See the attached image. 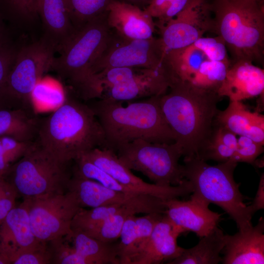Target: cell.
I'll return each instance as SVG.
<instances>
[{
    "mask_svg": "<svg viewBox=\"0 0 264 264\" xmlns=\"http://www.w3.org/2000/svg\"><path fill=\"white\" fill-rule=\"evenodd\" d=\"M126 202L101 206L88 210L81 207L72 220L71 230L87 232L97 227L117 212Z\"/></svg>",
    "mask_w": 264,
    "mask_h": 264,
    "instance_id": "4dcf8cb0",
    "label": "cell"
},
{
    "mask_svg": "<svg viewBox=\"0 0 264 264\" xmlns=\"http://www.w3.org/2000/svg\"><path fill=\"white\" fill-rule=\"evenodd\" d=\"M81 156L137 194L150 195L167 200L187 196L192 192L190 183L186 179L176 186H161L144 181L134 175L121 162L116 153L110 150L96 148Z\"/></svg>",
    "mask_w": 264,
    "mask_h": 264,
    "instance_id": "4fadbf2b",
    "label": "cell"
},
{
    "mask_svg": "<svg viewBox=\"0 0 264 264\" xmlns=\"http://www.w3.org/2000/svg\"><path fill=\"white\" fill-rule=\"evenodd\" d=\"M112 34L107 11L76 29L58 49L51 67L76 97L84 101L100 98L103 88L92 66Z\"/></svg>",
    "mask_w": 264,
    "mask_h": 264,
    "instance_id": "277c9868",
    "label": "cell"
},
{
    "mask_svg": "<svg viewBox=\"0 0 264 264\" xmlns=\"http://www.w3.org/2000/svg\"><path fill=\"white\" fill-rule=\"evenodd\" d=\"M0 141L6 159L11 166L21 158L35 142H23L7 136H0Z\"/></svg>",
    "mask_w": 264,
    "mask_h": 264,
    "instance_id": "f35d334b",
    "label": "cell"
},
{
    "mask_svg": "<svg viewBox=\"0 0 264 264\" xmlns=\"http://www.w3.org/2000/svg\"><path fill=\"white\" fill-rule=\"evenodd\" d=\"M48 242L52 254V264H90L76 251L66 235Z\"/></svg>",
    "mask_w": 264,
    "mask_h": 264,
    "instance_id": "1f68e13d",
    "label": "cell"
},
{
    "mask_svg": "<svg viewBox=\"0 0 264 264\" xmlns=\"http://www.w3.org/2000/svg\"><path fill=\"white\" fill-rule=\"evenodd\" d=\"M250 206L253 214L264 208V176L263 174L261 176L254 200Z\"/></svg>",
    "mask_w": 264,
    "mask_h": 264,
    "instance_id": "f6af8a7d",
    "label": "cell"
},
{
    "mask_svg": "<svg viewBox=\"0 0 264 264\" xmlns=\"http://www.w3.org/2000/svg\"><path fill=\"white\" fill-rule=\"evenodd\" d=\"M11 165L8 163L0 141V176H4Z\"/></svg>",
    "mask_w": 264,
    "mask_h": 264,
    "instance_id": "bcb514c9",
    "label": "cell"
},
{
    "mask_svg": "<svg viewBox=\"0 0 264 264\" xmlns=\"http://www.w3.org/2000/svg\"><path fill=\"white\" fill-rule=\"evenodd\" d=\"M216 122L236 135L264 145V115L250 111L242 101H230L225 110L219 111Z\"/></svg>",
    "mask_w": 264,
    "mask_h": 264,
    "instance_id": "7402d4cb",
    "label": "cell"
},
{
    "mask_svg": "<svg viewBox=\"0 0 264 264\" xmlns=\"http://www.w3.org/2000/svg\"><path fill=\"white\" fill-rule=\"evenodd\" d=\"M56 51L47 39L24 46L16 54L4 89L7 107L34 110L32 91L51 69Z\"/></svg>",
    "mask_w": 264,
    "mask_h": 264,
    "instance_id": "9c48e42d",
    "label": "cell"
},
{
    "mask_svg": "<svg viewBox=\"0 0 264 264\" xmlns=\"http://www.w3.org/2000/svg\"><path fill=\"white\" fill-rule=\"evenodd\" d=\"M225 243V235L217 226L201 238L195 246L184 249L180 255L169 264H217L222 262L220 253Z\"/></svg>",
    "mask_w": 264,
    "mask_h": 264,
    "instance_id": "4316f807",
    "label": "cell"
},
{
    "mask_svg": "<svg viewBox=\"0 0 264 264\" xmlns=\"http://www.w3.org/2000/svg\"><path fill=\"white\" fill-rule=\"evenodd\" d=\"M47 243L38 249L21 254L14 259L12 264H52V254Z\"/></svg>",
    "mask_w": 264,
    "mask_h": 264,
    "instance_id": "60d3db41",
    "label": "cell"
},
{
    "mask_svg": "<svg viewBox=\"0 0 264 264\" xmlns=\"http://www.w3.org/2000/svg\"><path fill=\"white\" fill-rule=\"evenodd\" d=\"M231 65L206 60L188 82L198 88L217 93Z\"/></svg>",
    "mask_w": 264,
    "mask_h": 264,
    "instance_id": "f546056e",
    "label": "cell"
},
{
    "mask_svg": "<svg viewBox=\"0 0 264 264\" xmlns=\"http://www.w3.org/2000/svg\"><path fill=\"white\" fill-rule=\"evenodd\" d=\"M169 89L168 93L160 96L164 116L183 156L197 157L213 134L221 97L188 82H176Z\"/></svg>",
    "mask_w": 264,
    "mask_h": 264,
    "instance_id": "7a4b0ae2",
    "label": "cell"
},
{
    "mask_svg": "<svg viewBox=\"0 0 264 264\" xmlns=\"http://www.w3.org/2000/svg\"><path fill=\"white\" fill-rule=\"evenodd\" d=\"M16 51L9 42L0 44V108H6L4 89Z\"/></svg>",
    "mask_w": 264,
    "mask_h": 264,
    "instance_id": "74e56055",
    "label": "cell"
},
{
    "mask_svg": "<svg viewBox=\"0 0 264 264\" xmlns=\"http://www.w3.org/2000/svg\"><path fill=\"white\" fill-rule=\"evenodd\" d=\"M192 44L201 50L209 60L221 62L230 65L232 63L228 57L225 44L219 36L202 37Z\"/></svg>",
    "mask_w": 264,
    "mask_h": 264,
    "instance_id": "d590c367",
    "label": "cell"
},
{
    "mask_svg": "<svg viewBox=\"0 0 264 264\" xmlns=\"http://www.w3.org/2000/svg\"><path fill=\"white\" fill-rule=\"evenodd\" d=\"M123 2L129 3L137 6L142 9H144L148 5L150 0H119Z\"/></svg>",
    "mask_w": 264,
    "mask_h": 264,
    "instance_id": "7dc6e473",
    "label": "cell"
},
{
    "mask_svg": "<svg viewBox=\"0 0 264 264\" xmlns=\"http://www.w3.org/2000/svg\"><path fill=\"white\" fill-rule=\"evenodd\" d=\"M18 195L3 176H0V225L7 214L14 208Z\"/></svg>",
    "mask_w": 264,
    "mask_h": 264,
    "instance_id": "ab89813d",
    "label": "cell"
},
{
    "mask_svg": "<svg viewBox=\"0 0 264 264\" xmlns=\"http://www.w3.org/2000/svg\"><path fill=\"white\" fill-rule=\"evenodd\" d=\"M107 22L110 29L127 39L154 37L155 23L144 9L132 4L113 0L107 8Z\"/></svg>",
    "mask_w": 264,
    "mask_h": 264,
    "instance_id": "ac0fdd59",
    "label": "cell"
},
{
    "mask_svg": "<svg viewBox=\"0 0 264 264\" xmlns=\"http://www.w3.org/2000/svg\"><path fill=\"white\" fill-rule=\"evenodd\" d=\"M174 0H150L145 10L153 18H158Z\"/></svg>",
    "mask_w": 264,
    "mask_h": 264,
    "instance_id": "ee69618b",
    "label": "cell"
},
{
    "mask_svg": "<svg viewBox=\"0 0 264 264\" xmlns=\"http://www.w3.org/2000/svg\"><path fill=\"white\" fill-rule=\"evenodd\" d=\"M191 0H174L165 12L158 18V21L155 22V26L158 28L165 24L183 10Z\"/></svg>",
    "mask_w": 264,
    "mask_h": 264,
    "instance_id": "b9f144b4",
    "label": "cell"
},
{
    "mask_svg": "<svg viewBox=\"0 0 264 264\" xmlns=\"http://www.w3.org/2000/svg\"><path fill=\"white\" fill-rule=\"evenodd\" d=\"M38 16L36 0H0V16L32 19Z\"/></svg>",
    "mask_w": 264,
    "mask_h": 264,
    "instance_id": "836d02e7",
    "label": "cell"
},
{
    "mask_svg": "<svg viewBox=\"0 0 264 264\" xmlns=\"http://www.w3.org/2000/svg\"><path fill=\"white\" fill-rule=\"evenodd\" d=\"M166 51L160 38L127 39L112 30L103 50L94 63L93 72L114 67L159 68Z\"/></svg>",
    "mask_w": 264,
    "mask_h": 264,
    "instance_id": "7c38bea8",
    "label": "cell"
},
{
    "mask_svg": "<svg viewBox=\"0 0 264 264\" xmlns=\"http://www.w3.org/2000/svg\"><path fill=\"white\" fill-rule=\"evenodd\" d=\"M182 233L164 214L130 264H159L176 259L184 249L177 243V238Z\"/></svg>",
    "mask_w": 264,
    "mask_h": 264,
    "instance_id": "e0dca14e",
    "label": "cell"
},
{
    "mask_svg": "<svg viewBox=\"0 0 264 264\" xmlns=\"http://www.w3.org/2000/svg\"><path fill=\"white\" fill-rule=\"evenodd\" d=\"M264 70L246 60L232 63L217 91L230 101H242L264 94Z\"/></svg>",
    "mask_w": 264,
    "mask_h": 264,
    "instance_id": "d6986e66",
    "label": "cell"
},
{
    "mask_svg": "<svg viewBox=\"0 0 264 264\" xmlns=\"http://www.w3.org/2000/svg\"><path fill=\"white\" fill-rule=\"evenodd\" d=\"M11 264L9 259L0 252V264Z\"/></svg>",
    "mask_w": 264,
    "mask_h": 264,
    "instance_id": "681fc988",
    "label": "cell"
},
{
    "mask_svg": "<svg viewBox=\"0 0 264 264\" xmlns=\"http://www.w3.org/2000/svg\"><path fill=\"white\" fill-rule=\"evenodd\" d=\"M36 6L38 15L40 16L49 37L46 39L57 51L76 30L65 0H36Z\"/></svg>",
    "mask_w": 264,
    "mask_h": 264,
    "instance_id": "cb8c5ba5",
    "label": "cell"
},
{
    "mask_svg": "<svg viewBox=\"0 0 264 264\" xmlns=\"http://www.w3.org/2000/svg\"><path fill=\"white\" fill-rule=\"evenodd\" d=\"M36 141L61 161L71 163L87 152L102 148V128L88 104L67 95L58 108L41 119Z\"/></svg>",
    "mask_w": 264,
    "mask_h": 264,
    "instance_id": "3957f363",
    "label": "cell"
},
{
    "mask_svg": "<svg viewBox=\"0 0 264 264\" xmlns=\"http://www.w3.org/2000/svg\"><path fill=\"white\" fill-rule=\"evenodd\" d=\"M115 153L129 169L141 173L154 184L176 186L184 180L179 163L183 152L176 142L154 143L138 139L121 145Z\"/></svg>",
    "mask_w": 264,
    "mask_h": 264,
    "instance_id": "ba28073f",
    "label": "cell"
},
{
    "mask_svg": "<svg viewBox=\"0 0 264 264\" xmlns=\"http://www.w3.org/2000/svg\"><path fill=\"white\" fill-rule=\"evenodd\" d=\"M40 120L33 110L0 108V137L7 136L23 142H34Z\"/></svg>",
    "mask_w": 264,
    "mask_h": 264,
    "instance_id": "484cf974",
    "label": "cell"
},
{
    "mask_svg": "<svg viewBox=\"0 0 264 264\" xmlns=\"http://www.w3.org/2000/svg\"><path fill=\"white\" fill-rule=\"evenodd\" d=\"M36 238L49 242L70 234L72 220L81 208L74 194L66 193L23 198Z\"/></svg>",
    "mask_w": 264,
    "mask_h": 264,
    "instance_id": "8fae6325",
    "label": "cell"
},
{
    "mask_svg": "<svg viewBox=\"0 0 264 264\" xmlns=\"http://www.w3.org/2000/svg\"><path fill=\"white\" fill-rule=\"evenodd\" d=\"M118 243V256L120 264H130L135 250L137 238L135 215L129 216L125 220Z\"/></svg>",
    "mask_w": 264,
    "mask_h": 264,
    "instance_id": "d6a6232c",
    "label": "cell"
},
{
    "mask_svg": "<svg viewBox=\"0 0 264 264\" xmlns=\"http://www.w3.org/2000/svg\"><path fill=\"white\" fill-rule=\"evenodd\" d=\"M67 191L74 194L82 208H92L122 203L138 195L109 189L98 182L83 177L73 171L67 184Z\"/></svg>",
    "mask_w": 264,
    "mask_h": 264,
    "instance_id": "603a6c76",
    "label": "cell"
},
{
    "mask_svg": "<svg viewBox=\"0 0 264 264\" xmlns=\"http://www.w3.org/2000/svg\"><path fill=\"white\" fill-rule=\"evenodd\" d=\"M210 0H191L175 17L158 27L166 50L192 44L207 32H212Z\"/></svg>",
    "mask_w": 264,
    "mask_h": 264,
    "instance_id": "5bb4252c",
    "label": "cell"
},
{
    "mask_svg": "<svg viewBox=\"0 0 264 264\" xmlns=\"http://www.w3.org/2000/svg\"><path fill=\"white\" fill-rule=\"evenodd\" d=\"M67 236L76 251L90 264H120L118 243L103 242L75 230Z\"/></svg>",
    "mask_w": 264,
    "mask_h": 264,
    "instance_id": "83f0119b",
    "label": "cell"
},
{
    "mask_svg": "<svg viewBox=\"0 0 264 264\" xmlns=\"http://www.w3.org/2000/svg\"><path fill=\"white\" fill-rule=\"evenodd\" d=\"M263 146L250 138L240 136L236 150L230 161L254 164L257 157L263 152Z\"/></svg>",
    "mask_w": 264,
    "mask_h": 264,
    "instance_id": "8d00e7d4",
    "label": "cell"
},
{
    "mask_svg": "<svg viewBox=\"0 0 264 264\" xmlns=\"http://www.w3.org/2000/svg\"><path fill=\"white\" fill-rule=\"evenodd\" d=\"M206 60L208 59L205 54L191 44L166 50L161 66L169 77L172 85L177 81H190Z\"/></svg>",
    "mask_w": 264,
    "mask_h": 264,
    "instance_id": "d4e9b609",
    "label": "cell"
},
{
    "mask_svg": "<svg viewBox=\"0 0 264 264\" xmlns=\"http://www.w3.org/2000/svg\"><path fill=\"white\" fill-rule=\"evenodd\" d=\"M155 96L127 102L102 97L92 100L89 106L104 132L103 149L114 153L121 145L138 139L154 143L175 142Z\"/></svg>",
    "mask_w": 264,
    "mask_h": 264,
    "instance_id": "6da1fadb",
    "label": "cell"
},
{
    "mask_svg": "<svg viewBox=\"0 0 264 264\" xmlns=\"http://www.w3.org/2000/svg\"><path fill=\"white\" fill-rule=\"evenodd\" d=\"M8 42L5 37V30L2 22V18L0 16V44Z\"/></svg>",
    "mask_w": 264,
    "mask_h": 264,
    "instance_id": "c3c4849f",
    "label": "cell"
},
{
    "mask_svg": "<svg viewBox=\"0 0 264 264\" xmlns=\"http://www.w3.org/2000/svg\"><path fill=\"white\" fill-rule=\"evenodd\" d=\"M114 0H65L71 22L76 29L107 11Z\"/></svg>",
    "mask_w": 264,
    "mask_h": 264,
    "instance_id": "f1b7e54d",
    "label": "cell"
},
{
    "mask_svg": "<svg viewBox=\"0 0 264 264\" xmlns=\"http://www.w3.org/2000/svg\"><path fill=\"white\" fill-rule=\"evenodd\" d=\"M66 96L60 84L49 78H42L32 92L33 102L62 104Z\"/></svg>",
    "mask_w": 264,
    "mask_h": 264,
    "instance_id": "e575fe53",
    "label": "cell"
},
{
    "mask_svg": "<svg viewBox=\"0 0 264 264\" xmlns=\"http://www.w3.org/2000/svg\"><path fill=\"white\" fill-rule=\"evenodd\" d=\"M70 163L61 161L35 141L3 176L23 198L62 194L67 191L72 176Z\"/></svg>",
    "mask_w": 264,
    "mask_h": 264,
    "instance_id": "52a82bcc",
    "label": "cell"
},
{
    "mask_svg": "<svg viewBox=\"0 0 264 264\" xmlns=\"http://www.w3.org/2000/svg\"><path fill=\"white\" fill-rule=\"evenodd\" d=\"M97 74L103 93L107 91L102 97L124 102L161 96L167 92L171 84L161 66L157 69L114 67Z\"/></svg>",
    "mask_w": 264,
    "mask_h": 264,
    "instance_id": "30bf717a",
    "label": "cell"
},
{
    "mask_svg": "<svg viewBox=\"0 0 264 264\" xmlns=\"http://www.w3.org/2000/svg\"><path fill=\"white\" fill-rule=\"evenodd\" d=\"M212 32L224 42L233 62H263L264 0H210Z\"/></svg>",
    "mask_w": 264,
    "mask_h": 264,
    "instance_id": "5b68a950",
    "label": "cell"
},
{
    "mask_svg": "<svg viewBox=\"0 0 264 264\" xmlns=\"http://www.w3.org/2000/svg\"><path fill=\"white\" fill-rule=\"evenodd\" d=\"M47 243L39 240L33 233L23 201L10 211L0 225V252L11 264L21 254L38 249Z\"/></svg>",
    "mask_w": 264,
    "mask_h": 264,
    "instance_id": "9a60e30c",
    "label": "cell"
},
{
    "mask_svg": "<svg viewBox=\"0 0 264 264\" xmlns=\"http://www.w3.org/2000/svg\"><path fill=\"white\" fill-rule=\"evenodd\" d=\"M164 214L183 232L190 231L201 238L209 234L217 224L221 215L208 208V203L191 196L190 200L178 198L165 200Z\"/></svg>",
    "mask_w": 264,
    "mask_h": 264,
    "instance_id": "2e32d148",
    "label": "cell"
},
{
    "mask_svg": "<svg viewBox=\"0 0 264 264\" xmlns=\"http://www.w3.org/2000/svg\"><path fill=\"white\" fill-rule=\"evenodd\" d=\"M237 165L229 160L211 165L196 156L184 157L182 174L191 186L192 197L220 206L236 222L239 231H244L253 226L254 214L234 179Z\"/></svg>",
    "mask_w": 264,
    "mask_h": 264,
    "instance_id": "8992f818",
    "label": "cell"
},
{
    "mask_svg": "<svg viewBox=\"0 0 264 264\" xmlns=\"http://www.w3.org/2000/svg\"><path fill=\"white\" fill-rule=\"evenodd\" d=\"M213 135L223 144L233 150L235 153L238 143V138L236 134L216 124Z\"/></svg>",
    "mask_w": 264,
    "mask_h": 264,
    "instance_id": "7bdbcfd3",
    "label": "cell"
},
{
    "mask_svg": "<svg viewBox=\"0 0 264 264\" xmlns=\"http://www.w3.org/2000/svg\"><path fill=\"white\" fill-rule=\"evenodd\" d=\"M264 220L250 229L233 235H225L222 251L223 264H264Z\"/></svg>",
    "mask_w": 264,
    "mask_h": 264,
    "instance_id": "ffe728a7",
    "label": "cell"
},
{
    "mask_svg": "<svg viewBox=\"0 0 264 264\" xmlns=\"http://www.w3.org/2000/svg\"><path fill=\"white\" fill-rule=\"evenodd\" d=\"M165 200L150 195L138 194L98 226L85 233L103 242H113L119 239L123 225L129 216L138 213L164 214Z\"/></svg>",
    "mask_w": 264,
    "mask_h": 264,
    "instance_id": "44dd1931",
    "label": "cell"
}]
</instances>
